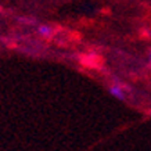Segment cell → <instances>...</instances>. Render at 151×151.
<instances>
[{"label": "cell", "mask_w": 151, "mask_h": 151, "mask_svg": "<svg viewBox=\"0 0 151 151\" xmlns=\"http://www.w3.org/2000/svg\"><path fill=\"white\" fill-rule=\"evenodd\" d=\"M110 93L114 97H116V99H121V100H124V99H125L124 90H122V89H121L119 86H111L110 87Z\"/></svg>", "instance_id": "1"}, {"label": "cell", "mask_w": 151, "mask_h": 151, "mask_svg": "<svg viewBox=\"0 0 151 151\" xmlns=\"http://www.w3.org/2000/svg\"><path fill=\"white\" fill-rule=\"evenodd\" d=\"M39 32H40L42 35L49 36V35H51V28L47 27V25H42V27H39Z\"/></svg>", "instance_id": "2"}, {"label": "cell", "mask_w": 151, "mask_h": 151, "mask_svg": "<svg viewBox=\"0 0 151 151\" xmlns=\"http://www.w3.org/2000/svg\"><path fill=\"white\" fill-rule=\"evenodd\" d=\"M150 61H151V53H150Z\"/></svg>", "instance_id": "3"}]
</instances>
